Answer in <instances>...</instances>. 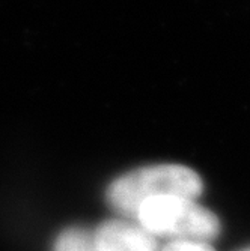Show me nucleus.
I'll list each match as a JSON object with an SVG mask.
<instances>
[{
  "instance_id": "obj_1",
  "label": "nucleus",
  "mask_w": 250,
  "mask_h": 251,
  "mask_svg": "<svg viewBox=\"0 0 250 251\" xmlns=\"http://www.w3.org/2000/svg\"><path fill=\"white\" fill-rule=\"evenodd\" d=\"M203 185L199 175L179 164H158L128 172L107 190L110 208L125 220H136L140 206L152 199L176 196L197 199Z\"/></svg>"
},
{
  "instance_id": "obj_2",
  "label": "nucleus",
  "mask_w": 250,
  "mask_h": 251,
  "mask_svg": "<svg viewBox=\"0 0 250 251\" xmlns=\"http://www.w3.org/2000/svg\"><path fill=\"white\" fill-rule=\"evenodd\" d=\"M155 238L211 242L220 233L219 218L194 199L165 196L145 201L136 217Z\"/></svg>"
},
{
  "instance_id": "obj_3",
  "label": "nucleus",
  "mask_w": 250,
  "mask_h": 251,
  "mask_svg": "<svg viewBox=\"0 0 250 251\" xmlns=\"http://www.w3.org/2000/svg\"><path fill=\"white\" fill-rule=\"evenodd\" d=\"M98 251H158V242L136 220H109L94 232Z\"/></svg>"
},
{
  "instance_id": "obj_4",
  "label": "nucleus",
  "mask_w": 250,
  "mask_h": 251,
  "mask_svg": "<svg viewBox=\"0 0 250 251\" xmlns=\"http://www.w3.org/2000/svg\"><path fill=\"white\" fill-rule=\"evenodd\" d=\"M55 251H98V248L94 233L74 227L60 233L55 244Z\"/></svg>"
},
{
  "instance_id": "obj_5",
  "label": "nucleus",
  "mask_w": 250,
  "mask_h": 251,
  "mask_svg": "<svg viewBox=\"0 0 250 251\" xmlns=\"http://www.w3.org/2000/svg\"><path fill=\"white\" fill-rule=\"evenodd\" d=\"M163 251H214L207 242H196V241H173L169 242Z\"/></svg>"
},
{
  "instance_id": "obj_6",
  "label": "nucleus",
  "mask_w": 250,
  "mask_h": 251,
  "mask_svg": "<svg viewBox=\"0 0 250 251\" xmlns=\"http://www.w3.org/2000/svg\"><path fill=\"white\" fill-rule=\"evenodd\" d=\"M249 251H250V250H249Z\"/></svg>"
}]
</instances>
